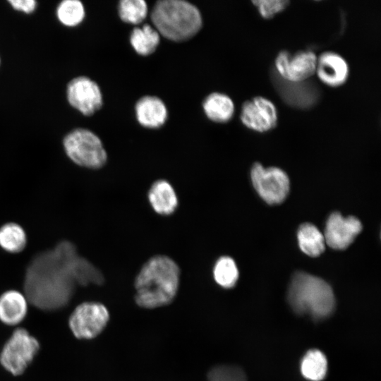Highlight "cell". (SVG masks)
<instances>
[{
  "instance_id": "6da1fadb",
  "label": "cell",
  "mask_w": 381,
  "mask_h": 381,
  "mask_svg": "<svg viewBox=\"0 0 381 381\" xmlns=\"http://www.w3.org/2000/svg\"><path fill=\"white\" fill-rule=\"evenodd\" d=\"M104 282L102 272L80 256L72 242L64 240L32 258L25 272L24 291L28 301L37 308L55 310L68 303L76 286Z\"/></svg>"
},
{
  "instance_id": "7a4b0ae2",
  "label": "cell",
  "mask_w": 381,
  "mask_h": 381,
  "mask_svg": "<svg viewBox=\"0 0 381 381\" xmlns=\"http://www.w3.org/2000/svg\"><path fill=\"white\" fill-rule=\"evenodd\" d=\"M180 273L179 265L169 256L157 255L150 258L134 281L135 303L145 309L170 304L179 290Z\"/></svg>"
},
{
  "instance_id": "3957f363",
  "label": "cell",
  "mask_w": 381,
  "mask_h": 381,
  "mask_svg": "<svg viewBox=\"0 0 381 381\" xmlns=\"http://www.w3.org/2000/svg\"><path fill=\"white\" fill-rule=\"evenodd\" d=\"M287 299L296 313L308 314L315 320L329 317L335 307L331 286L322 279L304 272L294 274Z\"/></svg>"
},
{
  "instance_id": "277c9868",
  "label": "cell",
  "mask_w": 381,
  "mask_h": 381,
  "mask_svg": "<svg viewBox=\"0 0 381 381\" xmlns=\"http://www.w3.org/2000/svg\"><path fill=\"white\" fill-rule=\"evenodd\" d=\"M151 20L155 30L165 38L183 42L195 36L202 27L198 8L183 0H162L156 2Z\"/></svg>"
},
{
  "instance_id": "5b68a950",
  "label": "cell",
  "mask_w": 381,
  "mask_h": 381,
  "mask_svg": "<svg viewBox=\"0 0 381 381\" xmlns=\"http://www.w3.org/2000/svg\"><path fill=\"white\" fill-rule=\"evenodd\" d=\"M63 146L67 157L80 167L99 169L107 162V154L101 140L88 129L70 131L64 138Z\"/></svg>"
},
{
  "instance_id": "8992f818",
  "label": "cell",
  "mask_w": 381,
  "mask_h": 381,
  "mask_svg": "<svg viewBox=\"0 0 381 381\" xmlns=\"http://www.w3.org/2000/svg\"><path fill=\"white\" fill-rule=\"evenodd\" d=\"M40 349L36 338L23 328L16 329L0 353L1 365L13 375H20L33 361Z\"/></svg>"
},
{
  "instance_id": "52a82bcc",
  "label": "cell",
  "mask_w": 381,
  "mask_h": 381,
  "mask_svg": "<svg viewBox=\"0 0 381 381\" xmlns=\"http://www.w3.org/2000/svg\"><path fill=\"white\" fill-rule=\"evenodd\" d=\"M109 313L102 303L87 301L78 305L71 313L68 324L73 335L80 339H91L104 329Z\"/></svg>"
},
{
  "instance_id": "ba28073f",
  "label": "cell",
  "mask_w": 381,
  "mask_h": 381,
  "mask_svg": "<svg viewBox=\"0 0 381 381\" xmlns=\"http://www.w3.org/2000/svg\"><path fill=\"white\" fill-rule=\"evenodd\" d=\"M250 177L255 190L267 203L279 204L286 199L290 183L282 169L275 167L265 168L256 162L252 167Z\"/></svg>"
},
{
  "instance_id": "9c48e42d",
  "label": "cell",
  "mask_w": 381,
  "mask_h": 381,
  "mask_svg": "<svg viewBox=\"0 0 381 381\" xmlns=\"http://www.w3.org/2000/svg\"><path fill=\"white\" fill-rule=\"evenodd\" d=\"M317 56L312 51H280L274 65L280 76L291 83H301L315 73Z\"/></svg>"
},
{
  "instance_id": "30bf717a",
  "label": "cell",
  "mask_w": 381,
  "mask_h": 381,
  "mask_svg": "<svg viewBox=\"0 0 381 381\" xmlns=\"http://www.w3.org/2000/svg\"><path fill=\"white\" fill-rule=\"evenodd\" d=\"M68 103L85 116H90L103 104L101 90L94 80L87 76H78L67 85Z\"/></svg>"
},
{
  "instance_id": "8fae6325",
  "label": "cell",
  "mask_w": 381,
  "mask_h": 381,
  "mask_svg": "<svg viewBox=\"0 0 381 381\" xmlns=\"http://www.w3.org/2000/svg\"><path fill=\"white\" fill-rule=\"evenodd\" d=\"M240 119L248 128L265 133L277 126V110L272 101L262 96H256L243 102Z\"/></svg>"
},
{
  "instance_id": "7c38bea8",
  "label": "cell",
  "mask_w": 381,
  "mask_h": 381,
  "mask_svg": "<svg viewBox=\"0 0 381 381\" xmlns=\"http://www.w3.org/2000/svg\"><path fill=\"white\" fill-rule=\"evenodd\" d=\"M362 230V224L353 216L343 217L339 212L332 213L326 222L324 237L325 243L335 250L347 248Z\"/></svg>"
},
{
  "instance_id": "4fadbf2b",
  "label": "cell",
  "mask_w": 381,
  "mask_h": 381,
  "mask_svg": "<svg viewBox=\"0 0 381 381\" xmlns=\"http://www.w3.org/2000/svg\"><path fill=\"white\" fill-rule=\"evenodd\" d=\"M315 73L324 84L336 87L346 82L349 68L343 56L336 52L327 51L317 56Z\"/></svg>"
},
{
  "instance_id": "5bb4252c",
  "label": "cell",
  "mask_w": 381,
  "mask_h": 381,
  "mask_svg": "<svg viewBox=\"0 0 381 381\" xmlns=\"http://www.w3.org/2000/svg\"><path fill=\"white\" fill-rule=\"evenodd\" d=\"M135 111L139 123L149 128H159L166 122L168 116L166 105L155 96L141 97L135 106Z\"/></svg>"
},
{
  "instance_id": "9a60e30c",
  "label": "cell",
  "mask_w": 381,
  "mask_h": 381,
  "mask_svg": "<svg viewBox=\"0 0 381 381\" xmlns=\"http://www.w3.org/2000/svg\"><path fill=\"white\" fill-rule=\"evenodd\" d=\"M147 198L153 210L161 215L173 214L179 205L174 187L164 179L157 180L151 185Z\"/></svg>"
},
{
  "instance_id": "2e32d148",
  "label": "cell",
  "mask_w": 381,
  "mask_h": 381,
  "mask_svg": "<svg viewBox=\"0 0 381 381\" xmlns=\"http://www.w3.org/2000/svg\"><path fill=\"white\" fill-rule=\"evenodd\" d=\"M28 299L16 290H8L0 296V320L7 325H16L25 318Z\"/></svg>"
},
{
  "instance_id": "e0dca14e",
  "label": "cell",
  "mask_w": 381,
  "mask_h": 381,
  "mask_svg": "<svg viewBox=\"0 0 381 381\" xmlns=\"http://www.w3.org/2000/svg\"><path fill=\"white\" fill-rule=\"evenodd\" d=\"M203 109L207 117L217 123H226L234 116L235 107L229 96L221 92H212L204 100Z\"/></svg>"
},
{
  "instance_id": "ac0fdd59",
  "label": "cell",
  "mask_w": 381,
  "mask_h": 381,
  "mask_svg": "<svg viewBox=\"0 0 381 381\" xmlns=\"http://www.w3.org/2000/svg\"><path fill=\"white\" fill-rule=\"evenodd\" d=\"M297 238L301 250L308 256L318 257L325 249L323 234L310 223H304L299 226Z\"/></svg>"
},
{
  "instance_id": "d6986e66",
  "label": "cell",
  "mask_w": 381,
  "mask_h": 381,
  "mask_svg": "<svg viewBox=\"0 0 381 381\" xmlns=\"http://www.w3.org/2000/svg\"><path fill=\"white\" fill-rule=\"evenodd\" d=\"M28 242L25 229L16 222H7L0 226V247L15 254L22 252Z\"/></svg>"
},
{
  "instance_id": "ffe728a7",
  "label": "cell",
  "mask_w": 381,
  "mask_h": 381,
  "mask_svg": "<svg viewBox=\"0 0 381 381\" xmlns=\"http://www.w3.org/2000/svg\"><path fill=\"white\" fill-rule=\"evenodd\" d=\"M159 42V32L147 24L135 28L130 35V42L133 48L142 56H148L153 53Z\"/></svg>"
},
{
  "instance_id": "44dd1931",
  "label": "cell",
  "mask_w": 381,
  "mask_h": 381,
  "mask_svg": "<svg viewBox=\"0 0 381 381\" xmlns=\"http://www.w3.org/2000/svg\"><path fill=\"white\" fill-rule=\"evenodd\" d=\"M327 370V358L319 350H310L302 358L301 371L303 376L309 380H322L326 375Z\"/></svg>"
},
{
  "instance_id": "7402d4cb",
  "label": "cell",
  "mask_w": 381,
  "mask_h": 381,
  "mask_svg": "<svg viewBox=\"0 0 381 381\" xmlns=\"http://www.w3.org/2000/svg\"><path fill=\"white\" fill-rule=\"evenodd\" d=\"M238 276L236 264L231 257L222 256L217 260L213 267V277L218 285L231 289L236 285Z\"/></svg>"
},
{
  "instance_id": "603a6c76",
  "label": "cell",
  "mask_w": 381,
  "mask_h": 381,
  "mask_svg": "<svg viewBox=\"0 0 381 381\" xmlns=\"http://www.w3.org/2000/svg\"><path fill=\"white\" fill-rule=\"evenodd\" d=\"M56 16L64 25L74 27L80 24L85 18V8L78 0H64L56 8Z\"/></svg>"
},
{
  "instance_id": "cb8c5ba5",
  "label": "cell",
  "mask_w": 381,
  "mask_h": 381,
  "mask_svg": "<svg viewBox=\"0 0 381 381\" xmlns=\"http://www.w3.org/2000/svg\"><path fill=\"white\" fill-rule=\"evenodd\" d=\"M118 12L122 21L139 24L147 17L148 8L143 0H122L119 4Z\"/></svg>"
},
{
  "instance_id": "d4e9b609",
  "label": "cell",
  "mask_w": 381,
  "mask_h": 381,
  "mask_svg": "<svg viewBox=\"0 0 381 381\" xmlns=\"http://www.w3.org/2000/svg\"><path fill=\"white\" fill-rule=\"evenodd\" d=\"M207 381H248L244 371L231 365H218L207 374Z\"/></svg>"
},
{
  "instance_id": "484cf974",
  "label": "cell",
  "mask_w": 381,
  "mask_h": 381,
  "mask_svg": "<svg viewBox=\"0 0 381 381\" xmlns=\"http://www.w3.org/2000/svg\"><path fill=\"white\" fill-rule=\"evenodd\" d=\"M252 3L263 18L270 19L284 11L290 1L287 0H256L252 1Z\"/></svg>"
},
{
  "instance_id": "4316f807",
  "label": "cell",
  "mask_w": 381,
  "mask_h": 381,
  "mask_svg": "<svg viewBox=\"0 0 381 381\" xmlns=\"http://www.w3.org/2000/svg\"><path fill=\"white\" fill-rule=\"evenodd\" d=\"M8 2L15 10L25 13L33 12L37 7V1L35 0H9Z\"/></svg>"
}]
</instances>
